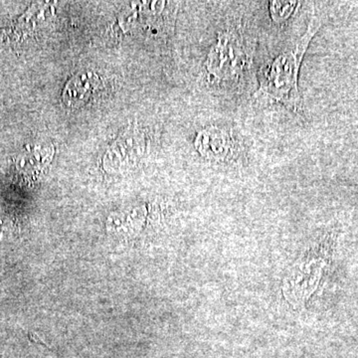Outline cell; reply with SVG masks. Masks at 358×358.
<instances>
[{"label":"cell","instance_id":"6da1fadb","mask_svg":"<svg viewBox=\"0 0 358 358\" xmlns=\"http://www.w3.org/2000/svg\"><path fill=\"white\" fill-rule=\"evenodd\" d=\"M255 34L241 20H227L207 54L204 80L222 95L238 94L246 88L254 74Z\"/></svg>","mask_w":358,"mask_h":358},{"label":"cell","instance_id":"7a4b0ae2","mask_svg":"<svg viewBox=\"0 0 358 358\" xmlns=\"http://www.w3.org/2000/svg\"><path fill=\"white\" fill-rule=\"evenodd\" d=\"M320 26V18L313 15L303 35L292 40L261 65L257 72L258 88L252 98L257 105H281L296 114L301 112L303 99L299 90L301 66Z\"/></svg>","mask_w":358,"mask_h":358},{"label":"cell","instance_id":"3957f363","mask_svg":"<svg viewBox=\"0 0 358 358\" xmlns=\"http://www.w3.org/2000/svg\"><path fill=\"white\" fill-rule=\"evenodd\" d=\"M194 145L202 157L217 164L238 162L246 154L243 138L228 124H210L200 129Z\"/></svg>","mask_w":358,"mask_h":358},{"label":"cell","instance_id":"277c9868","mask_svg":"<svg viewBox=\"0 0 358 358\" xmlns=\"http://www.w3.org/2000/svg\"><path fill=\"white\" fill-rule=\"evenodd\" d=\"M100 85V78L92 71L79 73L65 87L62 95L63 103L69 108L81 107Z\"/></svg>","mask_w":358,"mask_h":358},{"label":"cell","instance_id":"5b68a950","mask_svg":"<svg viewBox=\"0 0 358 358\" xmlns=\"http://www.w3.org/2000/svg\"><path fill=\"white\" fill-rule=\"evenodd\" d=\"M301 4L300 1L274 0V1L268 2V13L275 24H286L287 21L294 15Z\"/></svg>","mask_w":358,"mask_h":358}]
</instances>
